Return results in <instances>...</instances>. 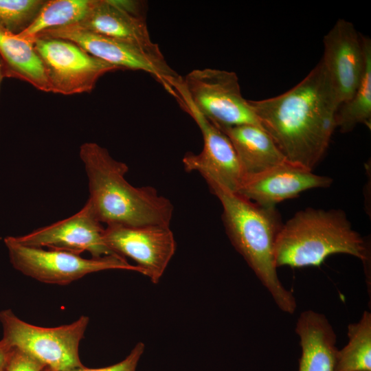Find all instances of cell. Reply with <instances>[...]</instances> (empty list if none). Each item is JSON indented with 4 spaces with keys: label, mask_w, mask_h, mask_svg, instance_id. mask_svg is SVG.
I'll return each instance as SVG.
<instances>
[{
    "label": "cell",
    "mask_w": 371,
    "mask_h": 371,
    "mask_svg": "<svg viewBox=\"0 0 371 371\" xmlns=\"http://www.w3.org/2000/svg\"><path fill=\"white\" fill-rule=\"evenodd\" d=\"M249 102L286 161L313 171L337 128L335 115L339 108L322 61L289 91Z\"/></svg>",
    "instance_id": "obj_1"
},
{
    "label": "cell",
    "mask_w": 371,
    "mask_h": 371,
    "mask_svg": "<svg viewBox=\"0 0 371 371\" xmlns=\"http://www.w3.org/2000/svg\"><path fill=\"white\" fill-rule=\"evenodd\" d=\"M79 156L88 178L87 203L106 225H169L174 206L152 186L135 187L126 179L128 166L113 158L95 142L80 146Z\"/></svg>",
    "instance_id": "obj_2"
},
{
    "label": "cell",
    "mask_w": 371,
    "mask_h": 371,
    "mask_svg": "<svg viewBox=\"0 0 371 371\" xmlns=\"http://www.w3.org/2000/svg\"><path fill=\"white\" fill-rule=\"evenodd\" d=\"M223 207L222 219L227 236L243 257L278 307L293 314L297 302L280 282L275 262V246L282 223L275 207L259 205L237 193L205 179Z\"/></svg>",
    "instance_id": "obj_3"
},
{
    "label": "cell",
    "mask_w": 371,
    "mask_h": 371,
    "mask_svg": "<svg viewBox=\"0 0 371 371\" xmlns=\"http://www.w3.org/2000/svg\"><path fill=\"white\" fill-rule=\"evenodd\" d=\"M335 254L353 256L366 262L368 249L344 211L309 207L282 225L275 246L276 266L318 267Z\"/></svg>",
    "instance_id": "obj_4"
},
{
    "label": "cell",
    "mask_w": 371,
    "mask_h": 371,
    "mask_svg": "<svg viewBox=\"0 0 371 371\" xmlns=\"http://www.w3.org/2000/svg\"><path fill=\"white\" fill-rule=\"evenodd\" d=\"M89 322L85 315L56 327L34 326L19 318L10 309L0 311L2 339L43 364L49 371H67L82 368L78 353Z\"/></svg>",
    "instance_id": "obj_5"
},
{
    "label": "cell",
    "mask_w": 371,
    "mask_h": 371,
    "mask_svg": "<svg viewBox=\"0 0 371 371\" xmlns=\"http://www.w3.org/2000/svg\"><path fill=\"white\" fill-rule=\"evenodd\" d=\"M3 241L13 267L44 283L65 285L89 273L110 269L143 274L139 267L129 264L119 255L85 258L80 254L66 251L24 245L16 241L14 236H7Z\"/></svg>",
    "instance_id": "obj_6"
},
{
    "label": "cell",
    "mask_w": 371,
    "mask_h": 371,
    "mask_svg": "<svg viewBox=\"0 0 371 371\" xmlns=\"http://www.w3.org/2000/svg\"><path fill=\"white\" fill-rule=\"evenodd\" d=\"M182 84L196 109L219 130L243 124L262 127L249 100L241 93L236 73L210 68L194 69L182 78Z\"/></svg>",
    "instance_id": "obj_7"
},
{
    "label": "cell",
    "mask_w": 371,
    "mask_h": 371,
    "mask_svg": "<svg viewBox=\"0 0 371 371\" xmlns=\"http://www.w3.org/2000/svg\"><path fill=\"white\" fill-rule=\"evenodd\" d=\"M34 45L54 93L91 92L100 78L120 69L65 39L38 38Z\"/></svg>",
    "instance_id": "obj_8"
},
{
    "label": "cell",
    "mask_w": 371,
    "mask_h": 371,
    "mask_svg": "<svg viewBox=\"0 0 371 371\" xmlns=\"http://www.w3.org/2000/svg\"><path fill=\"white\" fill-rule=\"evenodd\" d=\"M172 88L175 97L195 121L203 139V148L200 153H188L183 157L185 170L187 172L197 171L204 179H212L223 188L236 193L244 174L231 142L196 109L183 88L182 77L173 81Z\"/></svg>",
    "instance_id": "obj_9"
},
{
    "label": "cell",
    "mask_w": 371,
    "mask_h": 371,
    "mask_svg": "<svg viewBox=\"0 0 371 371\" xmlns=\"http://www.w3.org/2000/svg\"><path fill=\"white\" fill-rule=\"evenodd\" d=\"M38 38L65 39L120 69L146 71L161 83L172 95L171 80L179 76L169 67L164 56L153 55L133 44L72 25L47 30L40 33L34 39Z\"/></svg>",
    "instance_id": "obj_10"
},
{
    "label": "cell",
    "mask_w": 371,
    "mask_h": 371,
    "mask_svg": "<svg viewBox=\"0 0 371 371\" xmlns=\"http://www.w3.org/2000/svg\"><path fill=\"white\" fill-rule=\"evenodd\" d=\"M104 238L113 252L133 260L153 284L159 283L177 247L169 225H106Z\"/></svg>",
    "instance_id": "obj_11"
},
{
    "label": "cell",
    "mask_w": 371,
    "mask_h": 371,
    "mask_svg": "<svg viewBox=\"0 0 371 371\" xmlns=\"http://www.w3.org/2000/svg\"><path fill=\"white\" fill-rule=\"evenodd\" d=\"M104 231L87 202L80 211L65 219L14 238L27 246L46 247L77 254L87 251L94 258L117 255L106 245Z\"/></svg>",
    "instance_id": "obj_12"
},
{
    "label": "cell",
    "mask_w": 371,
    "mask_h": 371,
    "mask_svg": "<svg viewBox=\"0 0 371 371\" xmlns=\"http://www.w3.org/2000/svg\"><path fill=\"white\" fill-rule=\"evenodd\" d=\"M362 36L351 22L341 19L324 37L321 61L339 106L352 97L363 73L365 49Z\"/></svg>",
    "instance_id": "obj_13"
},
{
    "label": "cell",
    "mask_w": 371,
    "mask_h": 371,
    "mask_svg": "<svg viewBox=\"0 0 371 371\" xmlns=\"http://www.w3.org/2000/svg\"><path fill=\"white\" fill-rule=\"evenodd\" d=\"M328 177L285 161L260 173L246 176L236 192L263 207H275L285 199L297 196L313 188L331 185Z\"/></svg>",
    "instance_id": "obj_14"
},
{
    "label": "cell",
    "mask_w": 371,
    "mask_h": 371,
    "mask_svg": "<svg viewBox=\"0 0 371 371\" xmlns=\"http://www.w3.org/2000/svg\"><path fill=\"white\" fill-rule=\"evenodd\" d=\"M75 27L136 45L146 52L164 56L150 36L142 16L127 10L120 1L96 0L88 14Z\"/></svg>",
    "instance_id": "obj_15"
},
{
    "label": "cell",
    "mask_w": 371,
    "mask_h": 371,
    "mask_svg": "<svg viewBox=\"0 0 371 371\" xmlns=\"http://www.w3.org/2000/svg\"><path fill=\"white\" fill-rule=\"evenodd\" d=\"M295 332L301 347L298 371H335L337 335L324 314L313 310L302 312Z\"/></svg>",
    "instance_id": "obj_16"
},
{
    "label": "cell",
    "mask_w": 371,
    "mask_h": 371,
    "mask_svg": "<svg viewBox=\"0 0 371 371\" xmlns=\"http://www.w3.org/2000/svg\"><path fill=\"white\" fill-rule=\"evenodd\" d=\"M221 131L231 142L244 177L287 161L272 138L261 126L243 124Z\"/></svg>",
    "instance_id": "obj_17"
},
{
    "label": "cell",
    "mask_w": 371,
    "mask_h": 371,
    "mask_svg": "<svg viewBox=\"0 0 371 371\" xmlns=\"http://www.w3.org/2000/svg\"><path fill=\"white\" fill-rule=\"evenodd\" d=\"M0 55L5 65L8 78L27 82L39 91L51 92L34 42L20 38L0 28Z\"/></svg>",
    "instance_id": "obj_18"
},
{
    "label": "cell",
    "mask_w": 371,
    "mask_h": 371,
    "mask_svg": "<svg viewBox=\"0 0 371 371\" xmlns=\"http://www.w3.org/2000/svg\"><path fill=\"white\" fill-rule=\"evenodd\" d=\"M95 3L96 0L45 1L32 24L16 36L34 42L36 36L44 31L80 22Z\"/></svg>",
    "instance_id": "obj_19"
},
{
    "label": "cell",
    "mask_w": 371,
    "mask_h": 371,
    "mask_svg": "<svg viewBox=\"0 0 371 371\" xmlns=\"http://www.w3.org/2000/svg\"><path fill=\"white\" fill-rule=\"evenodd\" d=\"M362 36L365 67L360 83L352 97L339 106L335 115L336 128L341 133H348L359 124L371 128V40Z\"/></svg>",
    "instance_id": "obj_20"
},
{
    "label": "cell",
    "mask_w": 371,
    "mask_h": 371,
    "mask_svg": "<svg viewBox=\"0 0 371 371\" xmlns=\"http://www.w3.org/2000/svg\"><path fill=\"white\" fill-rule=\"evenodd\" d=\"M348 341L337 350L335 371H371V313L348 326Z\"/></svg>",
    "instance_id": "obj_21"
},
{
    "label": "cell",
    "mask_w": 371,
    "mask_h": 371,
    "mask_svg": "<svg viewBox=\"0 0 371 371\" xmlns=\"http://www.w3.org/2000/svg\"><path fill=\"white\" fill-rule=\"evenodd\" d=\"M45 1L0 0V28L18 35L34 21Z\"/></svg>",
    "instance_id": "obj_22"
},
{
    "label": "cell",
    "mask_w": 371,
    "mask_h": 371,
    "mask_svg": "<svg viewBox=\"0 0 371 371\" xmlns=\"http://www.w3.org/2000/svg\"><path fill=\"white\" fill-rule=\"evenodd\" d=\"M145 349L143 342H138L131 350L130 353L122 361L104 368H87L86 367L76 368L67 371H136L139 361L142 357ZM43 371H49L46 368Z\"/></svg>",
    "instance_id": "obj_23"
},
{
    "label": "cell",
    "mask_w": 371,
    "mask_h": 371,
    "mask_svg": "<svg viewBox=\"0 0 371 371\" xmlns=\"http://www.w3.org/2000/svg\"><path fill=\"white\" fill-rule=\"evenodd\" d=\"M45 368V366L41 363L21 351L14 349L6 371H43Z\"/></svg>",
    "instance_id": "obj_24"
},
{
    "label": "cell",
    "mask_w": 371,
    "mask_h": 371,
    "mask_svg": "<svg viewBox=\"0 0 371 371\" xmlns=\"http://www.w3.org/2000/svg\"><path fill=\"white\" fill-rule=\"evenodd\" d=\"M14 349L2 339L0 340V371H5Z\"/></svg>",
    "instance_id": "obj_25"
},
{
    "label": "cell",
    "mask_w": 371,
    "mask_h": 371,
    "mask_svg": "<svg viewBox=\"0 0 371 371\" xmlns=\"http://www.w3.org/2000/svg\"><path fill=\"white\" fill-rule=\"evenodd\" d=\"M8 78V74L6 71L5 65L0 55V89H1V82L3 78Z\"/></svg>",
    "instance_id": "obj_26"
},
{
    "label": "cell",
    "mask_w": 371,
    "mask_h": 371,
    "mask_svg": "<svg viewBox=\"0 0 371 371\" xmlns=\"http://www.w3.org/2000/svg\"><path fill=\"white\" fill-rule=\"evenodd\" d=\"M6 371V370H5Z\"/></svg>",
    "instance_id": "obj_27"
}]
</instances>
